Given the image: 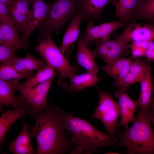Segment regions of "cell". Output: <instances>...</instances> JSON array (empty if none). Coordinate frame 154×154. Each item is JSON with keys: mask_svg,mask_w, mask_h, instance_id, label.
I'll list each match as a JSON object with an SVG mask.
<instances>
[{"mask_svg": "<svg viewBox=\"0 0 154 154\" xmlns=\"http://www.w3.org/2000/svg\"><path fill=\"white\" fill-rule=\"evenodd\" d=\"M35 120L31 127L33 137L36 138L37 154H63L74 149L68 133L65 129L60 117L58 106H50L46 110H31L28 113Z\"/></svg>", "mask_w": 154, "mask_h": 154, "instance_id": "obj_1", "label": "cell"}, {"mask_svg": "<svg viewBox=\"0 0 154 154\" xmlns=\"http://www.w3.org/2000/svg\"><path fill=\"white\" fill-rule=\"evenodd\" d=\"M58 114L65 129L71 134L70 138L75 149L70 154H92L102 147L114 145L118 139L116 136L106 134L97 129L87 121L64 111L58 107Z\"/></svg>", "mask_w": 154, "mask_h": 154, "instance_id": "obj_2", "label": "cell"}, {"mask_svg": "<svg viewBox=\"0 0 154 154\" xmlns=\"http://www.w3.org/2000/svg\"><path fill=\"white\" fill-rule=\"evenodd\" d=\"M137 110L132 126L125 131L120 130L119 140L114 146L124 147L128 154H153L154 134L151 125L153 113L151 108Z\"/></svg>", "mask_w": 154, "mask_h": 154, "instance_id": "obj_3", "label": "cell"}, {"mask_svg": "<svg viewBox=\"0 0 154 154\" xmlns=\"http://www.w3.org/2000/svg\"><path fill=\"white\" fill-rule=\"evenodd\" d=\"M77 0H54L50 4L48 13L38 26L40 33L38 40L52 35V32L58 33L66 23L78 12Z\"/></svg>", "mask_w": 154, "mask_h": 154, "instance_id": "obj_4", "label": "cell"}, {"mask_svg": "<svg viewBox=\"0 0 154 154\" xmlns=\"http://www.w3.org/2000/svg\"><path fill=\"white\" fill-rule=\"evenodd\" d=\"M33 49L38 52L48 66L54 68L59 74L58 83L61 84L78 71L76 66L71 65L59 47L53 40L52 35L39 41Z\"/></svg>", "mask_w": 154, "mask_h": 154, "instance_id": "obj_5", "label": "cell"}, {"mask_svg": "<svg viewBox=\"0 0 154 154\" xmlns=\"http://www.w3.org/2000/svg\"><path fill=\"white\" fill-rule=\"evenodd\" d=\"M99 96L98 105L92 118L97 119L103 123L108 134L117 135L120 130L117 129V122L120 116L118 102L113 99L111 94L103 92L97 87Z\"/></svg>", "mask_w": 154, "mask_h": 154, "instance_id": "obj_6", "label": "cell"}, {"mask_svg": "<svg viewBox=\"0 0 154 154\" xmlns=\"http://www.w3.org/2000/svg\"><path fill=\"white\" fill-rule=\"evenodd\" d=\"M46 81L23 93L17 99L20 108L27 107L36 111L46 110L50 106L47 96L55 77Z\"/></svg>", "mask_w": 154, "mask_h": 154, "instance_id": "obj_7", "label": "cell"}, {"mask_svg": "<svg viewBox=\"0 0 154 154\" xmlns=\"http://www.w3.org/2000/svg\"><path fill=\"white\" fill-rule=\"evenodd\" d=\"M95 49L92 50L94 58H102L106 64H110L118 58L125 54L129 48L128 43L110 38H102L94 42Z\"/></svg>", "mask_w": 154, "mask_h": 154, "instance_id": "obj_8", "label": "cell"}, {"mask_svg": "<svg viewBox=\"0 0 154 154\" xmlns=\"http://www.w3.org/2000/svg\"><path fill=\"white\" fill-rule=\"evenodd\" d=\"M116 36V39L128 43L154 41V26L144 23H133L128 25L122 33Z\"/></svg>", "mask_w": 154, "mask_h": 154, "instance_id": "obj_9", "label": "cell"}, {"mask_svg": "<svg viewBox=\"0 0 154 154\" xmlns=\"http://www.w3.org/2000/svg\"><path fill=\"white\" fill-rule=\"evenodd\" d=\"M28 23L25 32L21 38L24 42H27L35 29L43 22L46 16L50 6L43 0H32Z\"/></svg>", "mask_w": 154, "mask_h": 154, "instance_id": "obj_10", "label": "cell"}, {"mask_svg": "<svg viewBox=\"0 0 154 154\" xmlns=\"http://www.w3.org/2000/svg\"><path fill=\"white\" fill-rule=\"evenodd\" d=\"M114 95L118 100L121 116L120 120L117 124V127L122 125L125 130H127L129 128V123L135 119L134 115L137 110V101L132 100L125 91L123 90L118 89L114 92Z\"/></svg>", "mask_w": 154, "mask_h": 154, "instance_id": "obj_11", "label": "cell"}, {"mask_svg": "<svg viewBox=\"0 0 154 154\" xmlns=\"http://www.w3.org/2000/svg\"><path fill=\"white\" fill-rule=\"evenodd\" d=\"M93 24L92 21H88L85 33L84 34V40L88 45L98 40L110 38L113 32L123 26L120 21L105 23L97 26Z\"/></svg>", "mask_w": 154, "mask_h": 154, "instance_id": "obj_12", "label": "cell"}, {"mask_svg": "<svg viewBox=\"0 0 154 154\" xmlns=\"http://www.w3.org/2000/svg\"><path fill=\"white\" fill-rule=\"evenodd\" d=\"M150 66L141 59L132 60L129 69L125 76L120 80L114 82L113 86L119 90L125 91L130 85L139 82Z\"/></svg>", "mask_w": 154, "mask_h": 154, "instance_id": "obj_13", "label": "cell"}, {"mask_svg": "<svg viewBox=\"0 0 154 154\" xmlns=\"http://www.w3.org/2000/svg\"><path fill=\"white\" fill-rule=\"evenodd\" d=\"M69 84L63 82L61 84L63 90L73 93L83 91L86 88L95 86L102 79L97 75L86 72L71 76Z\"/></svg>", "mask_w": 154, "mask_h": 154, "instance_id": "obj_14", "label": "cell"}, {"mask_svg": "<svg viewBox=\"0 0 154 154\" xmlns=\"http://www.w3.org/2000/svg\"><path fill=\"white\" fill-rule=\"evenodd\" d=\"M94 58L92 50L86 43L83 34L77 40L76 59L78 63L86 72L97 75L100 67Z\"/></svg>", "mask_w": 154, "mask_h": 154, "instance_id": "obj_15", "label": "cell"}, {"mask_svg": "<svg viewBox=\"0 0 154 154\" xmlns=\"http://www.w3.org/2000/svg\"><path fill=\"white\" fill-rule=\"evenodd\" d=\"M31 126L23 121L22 129L18 136L9 145L8 150L14 154H34Z\"/></svg>", "mask_w": 154, "mask_h": 154, "instance_id": "obj_16", "label": "cell"}, {"mask_svg": "<svg viewBox=\"0 0 154 154\" xmlns=\"http://www.w3.org/2000/svg\"><path fill=\"white\" fill-rule=\"evenodd\" d=\"M111 0H77V13L88 20L98 19Z\"/></svg>", "mask_w": 154, "mask_h": 154, "instance_id": "obj_17", "label": "cell"}, {"mask_svg": "<svg viewBox=\"0 0 154 154\" xmlns=\"http://www.w3.org/2000/svg\"><path fill=\"white\" fill-rule=\"evenodd\" d=\"M9 64L19 73L29 76L34 71L48 66L44 60L37 58L29 53L24 57L16 56Z\"/></svg>", "mask_w": 154, "mask_h": 154, "instance_id": "obj_18", "label": "cell"}, {"mask_svg": "<svg viewBox=\"0 0 154 154\" xmlns=\"http://www.w3.org/2000/svg\"><path fill=\"white\" fill-rule=\"evenodd\" d=\"M58 72L53 67L47 66L37 71L22 82L17 84V90L23 93L46 81L53 76H56Z\"/></svg>", "mask_w": 154, "mask_h": 154, "instance_id": "obj_19", "label": "cell"}, {"mask_svg": "<svg viewBox=\"0 0 154 154\" xmlns=\"http://www.w3.org/2000/svg\"><path fill=\"white\" fill-rule=\"evenodd\" d=\"M29 111L28 109L25 108L14 110H8L0 116V149L3 153L2 145L7 132L16 121Z\"/></svg>", "mask_w": 154, "mask_h": 154, "instance_id": "obj_20", "label": "cell"}, {"mask_svg": "<svg viewBox=\"0 0 154 154\" xmlns=\"http://www.w3.org/2000/svg\"><path fill=\"white\" fill-rule=\"evenodd\" d=\"M0 44L7 45L17 50L29 47L28 42L23 41L19 36L18 30L6 24L0 26Z\"/></svg>", "mask_w": 154, "mask_h": 154, "instance_id": "obj_21", "label": "cell"}, {"mask_svg": "<svg viewBox=\"0 0 154 154\" xmlns=\"http://www.w3.org/2000/svg\"><path fill=\"white\" fill-rule=\"evenodd\" d=\"M139 82L140 84V92L137 100V109L150 108L153 102L152 95L153 90L151 66L149 68Z\"/></svg>", "mask_w": 154, "mask_h": 154, "instance_id": "obj_22", "label": "cell"}, {"mask_svg": "<svg viewBox=\"0 0 154 154\" xmlns=\"http://www.w3.org/2000/svg\"><path fill=\"white\" fill-rule=\"evenodd\" d=\"M19 81L10 82L0 78V112L4 106H9L15 109L21 108L15 95Z\"/></svg>", "mask_w": 154, "mask_h": 154, "instance_id": "obj_23", "label": "cell"}, {"mask_svg": "<svg viewBox=\"0 0 154 154\" xmlns=\"http://www.w3.org/2000/svg\"><path fill=\"white\" fill-rule=\"evenodd\" d=\"M82 19V16L77 13L72 17L59 47L63 54L78 39L80 33V26Z\"/></svg>", "mask_w": 154, "mask_h": 154, "instance_id": "obj_24", "label": "cell"}, {"mask_svg": "<svg viewBox=\"0 0 154 154\" xmlns=\"http://www.w3.org/2000/svg\"><path fill=\"white\" fill-rule=\"evenodd\" d=\"M132 58L119 57L110 64L103 66L102 69L107 74L117 81L123 78L128 72L132 61Z\"/></svg>", "mask_w": 154, "mask_h": 154, "instance_id": "obj_25", "label": "cell"}, {"mask_svg": "<svg viewBox=\"0 0 154 154\" xmlns=\"http://www.w3.org/2000/svg\"><path fill=\"white\" fill-rule=\"evenodd\" d=\"M140 19L153 22L154 0H141L131 13L128 23L135 22Z\"/></svg>", "mask_w": 154, "mask_h": 154, "instance_id": "obj_26", "label": "cell"}, {"mask_svg": "<svg viewBox=\"0 0 154 154\" xmlns=\"http://www.w3.org/2000/svg\"><path fill=\"white\" fill-rule=\"evenodd\" d=\"M141 0H111L115 6L116 14L123 26L127 25L132 11Z\"/></svg>", "mask_w": 154, "mask_h": 154, "instance_id": "obj_27", "label": "cell"}, {"mask_svg": "<svg viewBox=\"0 0 154 154\" xmlns=\"http://www.w3.org/2000/svg\"><path fill=\"white\" fill-rule=\"evenodd\" d=\"M8 9L12 21L16 27L23 34L27 28L29 15L19 11L13 5L8 8Z\"/></svg>", "mask_w": 154, "mask_h": 154, "instance_id": "obj_28", "label": "cell"}, {"mask_svg": "<svg viewBox=\"0 0 154 154\" xmlns=\"http://www.w3.org/2000/svg\"><path fill=\"white\" fill-rule=\"evenodd\" d=\"M29 76L17 71L11 64L4 63H0V78L6 80L17 82Z\"/></svg>", "mask_w": 154, "mask_h": 154, "instance_id": "obj_29", "label": "cell"}, {"mask_svg": "<svg viewBox=\"0 0 154 154\" xmlns=\"http://www.w3.org/2000/svg\"><path fill=\"white\" fill-rule=\"evenodd\" d=\"M16 50L7 45L0 44V63L10 64L16 56Z\"/></svg>", "mask_w": 154, "mask_h": 154, "instance_id": "obj_30", "label": "cell"}, {"mask_svg": "<svg viewBox=\"0 0 154 154\" xmlns=\"http://www.w3.org/2000/svg\"><path fill=\"white\" fill-rule=\"evenodd\" d=\"M148 42H132L129 47L131 50L132 58L145 56V51Z\"/></svg>", "mask_w": 154, "mask_h": 154, "instance_id": "obj_31", "label": "cell"}, {"mask_svg": "<svg viewBox=\"0 0 154 154\" xmlns=\"http://www.w3.org/2000/svg\"><path fill=\"white\" fill-rule=\"evenodd\" d=\"M0 22L2 24L8 25L18 30L12 21L7 6L0 1Z\"/></svg>", "mask_w": 154, "mask_h": 154, "instance_id": "obj_32", "label": "cell"}, {"mask_svg": "<svg viewBox=\"0 0 154 154\" xmlns=\"http://www.w3.org/2000/svg\"><path fill=\"white\" fill-rule=\"evenodd\" d=\"M32 0H14L13 5L19 11L29 15L30 9L29 5Z\"/></svg>", "mask_w": 154, "mask_h": 154, "instance_id": "obj_33", "label": "cell"}, {"mask_svg": "<svg viewBox=\"0 0 154 154\" xmlns=\"http://www.w3.org/2000/svg\"><path fill=\"white\" fill-rule=\"evenodd\" d=\"M145 56L147 57L150 60L153 61L154 48H147L145 51Z\"/></svg>", "mask_w": 154, "mask_h": 154, "instance_id": "obj_34", "label": "cell"}, {"mask_svg": "<svg viewBox=\"0 0 154 154\" xmlns=\"http://www.w3.org/2000/svg\"><path fill=\"white\" fill-rule=\"evenodd\" d=\"M0 1L4 3L8 8L12 6L14 3V0H0Z\"/></svg>", "mask_w": 154, "mask_h": 154, "instance_id": "obj_35", "label": "cell"}, {"mask_svg": "<svg viewBox=\"0 0 154 154\" xmlns=\"http://www.w3.org/2000/svg\"><path fill=\"white\" fill-rule=\"evenodd\" d=\"M106 154H120V153H115V152H108V153H106Z\"/></svg>", "mask_w": 154, "mask_h": 154, "instance_id": "obj_36", "label": "cell"}, {"mask_svg": "<svg viewBox=\"0 0 154 154\" xmlns=\"http://www.w3.org/2000/svg\"><path fill=\"white\" fill-rule=\"evenodd\" d=\"M1 23L0 22V26L1 25Z\"/></svg>", "mask_w": 154, "mask_h": 154, "instance_id": "obj_37", "label": "cell"}, {"mask_svg": "<svg viewBox=\"0 0 154 154\" xmlns=\"http://www.w3.org/2000/svg\"></svg>", "mask_w": 154, "mask_h": 154, "instance_id": "obj_38", "label": "cell"}]
</instances>
